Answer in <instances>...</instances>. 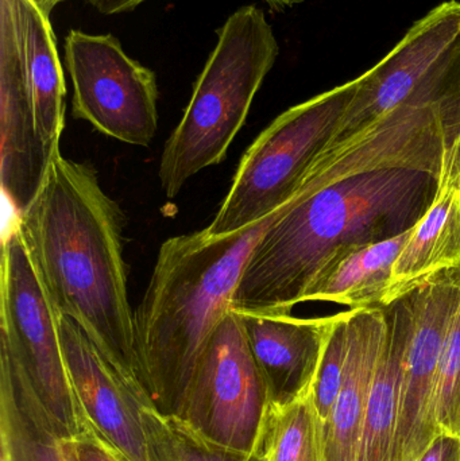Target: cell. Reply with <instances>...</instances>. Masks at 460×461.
I'll return each mask as SVG.
<instances>
[{
    "mask_svg": "<svg viewBox=\"0 0 460 461\" xmlns=\"http://www.w3.org/2000/svg\"><path fill=\"white\" fill-rule=\"evenodd\" d=\"M16 219L56 313L77 322L104 359L153 406L140 384L135 352L124 219L103 191L95 167L57 154L40 194Z\"/></svg>",
    "mask_w": 460,
    "mask_h": 461,
    "instance_id": "6da1fadb",
    "label": "cell"
},
{
    "mask_svg": "<svg viewBox=\"0 0 460 461\" xmlns=\"http://www.w3.org/2000/svg\"><path fill=\"white\" fill-rule=\"evenodd\" d=\"M437 189L432 173L375 167L339 178L292 205L257 243L231 311L292 314L338 247L377 243L412 230Z\"/></svg>",
    "mask_w": 460,
    "mask_h": 461,
    "instance_id": "7a4b0ae2",
    "label": "cell"
},
{
    "mask_svg": "<svg viewBox=\"0 0 460 461\" xmlns=\"http://www.w3.org/2000/svg\"><path fill=\"white\" fill-rule=\"evenodd\" d=\"M221 238L204 230L159 247L142 303L134 313L140 384L154 411L180 419L203 355L231 311L232 298L259 239L288 210Z\"/></svg>",
    "mask_w": 460,
    "mask_h": 461,
    "instance_id": "3957f363",
    "label": "cell"
},
{
    "mask_svg": "<svg viewBox=\"0 0 460 461\" xmlns=\"http://www.w3.org/2000/svg\"><path fill=\"white\" fill-rule=\"evenodd\" d=\"M278 53L275 32L257 5L238 8L224 22L162 151L158 176L167 197L175 199L194 176L226 158Z\"/></svg>",
    "mask_w": 460,
    "mask_h": 461,
    "instance_id": "277c9868",
    "label": "cell"
},
{
    "mask_svg": "<svg viewBox=\"0 0 460 461\" xmlns=\"http://www.w3.org/2000/svg\"><path fill=\"white\" fill-rule=\"evenodd\" d=\"M358 78L289 108L243 154L231 188L204 230L221 238L248 229L285 205L334 140Z\"/></svg>",
    "mask_w": 460,
    "mask_h": 461,
    "instance_id": "5b68a950",
    "label": "cell"
},
{
    "mask_svg": "<svg viewBox=\"0 0 460 461\" xmlns=\"http://www.w3.org/2000/svg\"><path fill=\"white\" fill-rule=\"evenodd\" d=\"M0 343L10 349L62 438L88 427L68 373L59 314L38 278L14 216L3 235L0 265Z\"/></svg>",
    "mask_w": 460,
    "mask_h": 461,
    "instance_id": "8992f818",
    "label": "cell"
},
{
    "mask_svg": "<svg viewBox=\"0 0 460 461\" xmlns=\"http://www.w3.org/2000/svg\"><path fill=\"white\" fill-rule=\"evenodd\" d=\"M269 408L242 317L230 311L203 355L180 420L211 443L253 454L261 448Z\"/></svg>",
    "mask_w": 460,
    "mask_h": 461,
    "instance_id": "52a82bcc",
    "label": "cell"
},
{
    "mask_svg": "<svg viewBox=\"0 0 460 461\" xmlns=\"http://www.w3.org/2000/svg\"><path fill=\"white\" fill-rule=\"evenodd\" d=\"M65 65L73 86V118L127 145H150L158 127L153 70L131 59L113 34L81 30L65 38Z\"/></svg>",
    "mask_w": 460,
    "mask_h": 461,
    "instance_id": "ba28073f",
    "label": "cell"
},
{
    "mask_svg": "<svg viewBox=\"0 0 460 461\" xmlns=\"http://www.w3.org/2000/svg\"><path fill=\"white\" fill-rule=\"evenodd\" d=\"M460 298V266L432 274L402 295L407 339L400 374L393 461H419L442 435L437 373Z\"/></svg>",
    "mask_w": 460,
    "mask_h": 461,
    "instance_id": "9c48e42d",
    "label": "cell"
},
{
    "mask_svg": "<svg viewBox=\"0 0 460 461\" xmlns=\"http://www.w3.org/2000/svg\"><path fill=\"white\" fill-rule=\"evenodd\" d=\"M460 38V3H442L413 24L399 45L358 77V88L327 148L353 138L399 107Z\"/></svg>",
    "mask_w": 460,
    "mask_h": 461,
    "instance_id": "30bf717a",
    "label": "cell"
},
{
    "mask_svg": "<svg viewBox=\"0 0 460 461\" xmlns=\"http://www.w3.org/2000/svg\"><path fill=\"white\" fill-rule=\"evenodd\" d=\"M59 332L70 382L88 424L123 461H149L140 411L153 406L104 359L77 322L59 316Z\"/></svg>",
    "mask_w": 460,
    "mask_h": 461,
    "instance_id": "8fae6325",
    "label": "cell"
},
{
    "mask_svg": "<svg viewBox=\"0 0 460 461\" xmlns=\"http://www.w3.org/2000/svg\"><path fill=\"white\" fill-rule=\"evenodd\" d=\"M54 158L35 127L16 42L13 0H0V181L14 216L23 215L34 202Z\"/></svg>",
    "mask_w": 460,
    "mask_h": 461,
    "instance_id": "7c38bea8",
    "label": "cell"
},
{
    "mask_svg": "<svg viewBox=\"0 0 460 461\" xmlns=\"http://www.w3.org/2000/svg\"><path fill=\"white\" fill-rule=\"evenodd\" d=\"M238 313V312H237ZM270 406H286L312 393L334 316L239 313Z\"/></svg>",
    "mask_w": 460,
    "mask_h": 461,
    "instance_id": "4fadbf2b",
    "label": "cell"
},
{
    "mask_svg": "<svg viewBox=\"0 0 460 461\" xmlns=\"http://www.w3.org/2000/svg\"><path fill=\"white\" fill-rule=\"evenodd\" d=\"M460 266V138L445 149L431 207L397 257L383 306L437 271Z\"/></svg>",
    "mask_w": 460,
    "mask_h": 461,
    "instance_id": "5bb4252c",
    "label": "cell"
},
{
    "mask_svg": "<svg viewBox=\"0 0 460 461\" xmlns=\"http://www.w3.org/2000/svg\"><path fill=\"white\" fill-rule=\"evenodd\" d=\"M385 328L383 306L348 311L345 376L331 414L321 427L323 461H358Z\"/></svg>",
    "mask_w": 460,
    "mask_h": 461,
    "instance_id": "9a60e30c",
    "label": "cell"
},
{
    "mask_svg": "<svg viewBox=\"0 0 460 461\" xmlns=\"http://www.w3.org/2000/svg\"><path fill=\"white\" fill-rule=\"evenodd\" d=\"M16 42L38 135L51 157L65 129L64 70L50 14L38 0H13Z\"/></svg>",
    "mask_w": 460,
    "mask_h": 461,
    "instance_id": "2e32d148",
    "label": "cell"
},
{
    "mask_svg": "<svg viewBox=\"0 0 460 461\" xmlns=\"http://www.w3.org/2000/svg\"><path fill=\"white\" fill-rule=\"evenodd\" d=\"M412 230L377 243L338 247L313 276L302 303L326 301L350 309L383 306L394 262Z\"/></svg>",
    "mask_w": 460,
    "mask_h": 461,
    "instance_id": "e0dca14e",
    "label": "cell"
},
{
    "mask_svg": "<svg viewBox=\"0 0 460 461\" xmlns=\"http://www.w3.org/2000/svg\"><path fill=\"white\" fill-rule=\"evenodd\" d=\"M0 461H75L10 349L0 343Z\"/></svg>",
    "mask_w": 460,
    "mask_h": 461,
    "instance_id": "ac0fdd59",
    "label": "cell"
},
{
    "mask_svg": "<svg viewBox=\"0 0 460 461\" xmlns=\"http://www.w3.org/2000/svg\"><path fill=\"white\" fill-rule=\"evenodd\" d=\"M383 308L386 328L370 390L358 461H393L400 374L407 339V306L400 297Z\"/></svg>",
    "mask_w": 460,
    "mask_h": 461,
    "instance_id": "d6986e66",
    "label": "cell"
},
{
    "mask_svg": "<svg viewBox=\"0 0 460 461\" xmlns=\"http://www.w3.org/2000/svg\"><path fill=\"white\" fill-rule=\"evenodd\" d=\"M266 461H323L321 424L312 393L286 406H270L262 433Z\"/></svg>",
    "mask_w": 460,
    "mask_h": 461,
    "instance_id": "ffe728a7",
    "label": "cell"
},
{
    "mask_svg": "<svg viewBox=\"0 0 460 461\" xmlns=\"http://www.w3.org/2000/svg\"><path fill=\"white\" fill-rule=\"evenodd\" d=\"M148 440L149 461H266L262 448L253 454L232 451L205 440L183 420L143 408L140 411Z\"/></svg>",
    "mask_w": 460,
    "mask_h": 461,
    "instance_id": "44dd1931",
    "label": "cell"
},
{
    "mask_svg": "<svg viewBox=\"0 0 460 461\" xmlns=\"http://www.w3.org/2000/svg\"><path fill=\"white\" fill-rule=\"evenodd\" d=\"M348 311L334 314L318 376L313 384L312 400L321 427L326 424L342 387L347 357Z\"/></svg>",
    "mask_w": 460,
    "mask_h": 461,
    "instance_id": "7402d4cb",
    "label": "cell"
},
{
    "mask_svg": "<svg viewBox=\"0 0 460 461\" xmlns=\"http://www.w3.org/2000/svg\"><path fill=\"white\" fill-rule=\"evenodd\" d=\"M437 420L442 433L460 438V298L440 357Z\"/></svg>",
    "mask_w": 460,
    "mask_h": 461,
    "instance_id": "603a6c76",
    "label": "cell"
},
{
    "mask_svg": "<svg viewBox=\"0 0 460 461\" xmlns=\"http://www.w3.org/2000/svg\"><path fill=\"white\" fill-rule=\"evenodd\" d=\"M67 446L75 461H123L89 424L80 435L67 440Z\"/></svg>",
    "mask_w": 460,
    "mask_h": 461,
    "instance_id": "cb8c5ba5",
    "label": "cell"
},
{
    "mask_svg": "<svg viewBox=\"0 0 460 461\" xmlns=\"http://www.w3.org/2000/svg\"><path fill=\"white\" fill-rule=\"evenodd\" d=\"M419 461H460V438L442 433Z\"/></svg>",
    "mask_w": 460,
    "mask_h": 461,
    "instance_id": "d4e9b609",
    "label": "cell"
},
{
    "mask_svg": "<svg viewBox=\"0 0 460 461\" xmlns=\"http://www.w3.org/2000/svg\"><path fill=\"white\" fill-rule=\"evenodd\" d=\"M97 13L104 15H116V14L127 13L145 3L146 0H86Z\"/></svg>",
    "mask_w": 460,
    "mask_h": 461,
    "instance_id": "484cf974",
    "label": "cell"
},
{
    "mask_svg": "<svg viewBox=\"0 0 460 461\" xmlns=\"http://www.w3.org/2000/svg\"><path fill=\"white\" fill-rule=\"evenodd\" d=\"M269 3L270 5L275 8L291 7V5H296L300 0H265Z\"/></svg>",
    "mask_w": 460,
    "mask_h": 461,
    "instance_id": "4316f807",
    "label": "cell"
}]
</instances>
